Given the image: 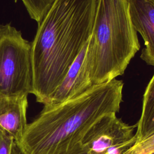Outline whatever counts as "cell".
Here are the masks:
<instances>
[{
    "label": "cell",
    "mask_w": 154,
    "mask_h": 154,
    "mask_svg": "<svg viewBox=\"0 0 154 154\" xmlns=\"http://www.w3.org/2000/svg\"><path fill=\"white\" fill-rule=\"evenodd\" d=\"M99 0H56L31 43L32 91L46 105L88 42Z\"/></svg>",
    "instance_id": "obj_1"
},
{
    "label": "cell",
    "mask_w": 154,
    "mask_h": 154,
    "mask_svg": "<svg viewBox=\"0 0 154 154\" xmlns=\"http://www.w3.org/2000/svg\"><path fill=\"white\" fill-rule=\"evenodd\" d=\"M123 88V82L115 78L60 104L44 106L17 146L22 154H55L70 149L102 117L119 111Z\"/></svg>",
    "instance_id": "obj_2"
},
{
    "label": "cell",
    "mask_w": 154,
    "mask_h": 154,
    "mask_svg": "<svg viewBox=\"0 0 154 154\" xmlns=\"http://www.w3.org/2000/svg\"><path fill=\"white\" fill-rule=\"evenodd\" d=\"M140 48L127 0H99L85 58L92 84L122 75Z\"/></svg>",
    "instance_id": "obj_3"
},
{
    "label": "cell",
    "mask_w": 154,
    "mask_h": 154,
    "mask_svg": "<svg viewBox=\"0 0 154 154\" xmlns=\"http://www.w3.org/2000/svg\"><path fill=\"white\" fill-rule=\"evenodd\" d=\"M31 43L10 23L0 25V97L32 91Z\"/></svg>",
    "instance_id": "obj_4"
},
{
    "label": "cell",
    "mask_w": 154,
    "mask_h": 154,
    "mask_svg": "<svg viewBox=\"0 0 154 154\" xmlns=\"http://www.w3.org/2000/svg\"><path fill=\"white\" fill-rule=\"evenodd\" d=\"M136 128L137 124L129 125L116 114H109L90 128L81 143L90 154H122L137 143Z\"/></svg>",
    "instance_id": "obj_5"
},
{
    "label": "cell",
    "mask_w": 154,
    "mask_h": 154,
    "mask_svg": "<svg viewBox=\"0 0 154 154\" xmlns=\"http://www.w3.org/2000/svg\"><path fill=\"white\" fill-rule=\"evenodd\" d=\"M88 44V42L84 46L63 81L44 106H51L63 103L81 95L93 85L85 60Z\"/></svg>",
    "instance_id": "obj_6"
},
{
    "label": "cell",
    "mask_w": 154,
    "mask_h": 154,
    "mask_svg": "<svg viewBox=\"0 0 154 154\" xmlns=\"http://www.w3.org/2000/svg\"><path fill=\"white\" fill-rule=\"evenodd\" d=\"M132 25L142 36L145 48L141 58L154 66V0H127Z\"/></svg>",
    "instance_id": "obj_7"
},
{
    "label": "cell",
    "mask_w": 154,
    "mask_h": 154,
    "mask_svg": "<svg viewBox=\"0 0 154 154\" xmlns=\"http://www.w3.org/2000/svg\"><path fill=\"white\" fill-rule=\"evenodd\" d=\"M28 96L0 97V129L12 137L16 144L26 128Z\"/></svg>",
    "instance_id": "obj_8"
},
{
    "label": "cell",
    "mask_w": 154,
    "mask_h": 154,
    "mask_svg": "<svg viewBox=\"0 0 154 154\" xmlns=\"http://www.w3.org/2000/svg\"><path fill=\"white\" fill-rule=\"evenodd\" d=\"M137 129V143L154 134V74L143 96L142 111Z\"/></svg>",
    "instance_id": "obj_9"
},
{
    "label": "cell",
    "mask_w": 154,
    "mask_h": 154,
    "mask_svg": "<svg viewBox=\"0 0 154 154\" xmlns=\"http://www.w3.org/2000/svg\"><path fill=\"white\" fill-rule=\"evenodd\" d=\"M31 19L39 25L45 18L56 0H22Z\"/></svg>",
    "instance_id": "obj_10"
},
{
    "label": "cell",
    "mask_w": 154,
    "mask_h": 154,
    "mask_svg": "<svg viewBox=\"0 0 154 154\" xmlns=\"http://www.w3.org/2000/svg\"><path fill=\"white\" fill-rule=\"evenodd\" d=\"M154 152V134L136 143L122 154H150Z\"/></svg>",
    "instance_id": "obj_11"
},
{
    "label": "cell",
    "mask_w": 154,
    "mask_h": 154,
    "mask_svg": "<svg viewBox=\"0 0 154 154\" xmlns=\"http://www.w3.org/2000/svg\"><path fill=\"white\" fill-rule=\"evenodd\" d=\"M14 143L12 137L0 129V154H11Z\"/></svg>",
    "instance_id": "obj_12"
},
{
    "label": "cell",
    "mask_w": 154,
    "mask_h": 154,
    "mask_svg": "<svg viewBox=\"0 0 154 154\" xmlns=\"http://www.w3.org/2000/svg\"><path fill=\"white\" fill-rule=\"evenodd\" d=\"M55 154H90V151L81 142L67 150L60 152Z\"/></svg>",
    "instance_id": "obj_13"
},
{
    "label": "cell",
    "mask_w": 154,
    "mask_h": 154,
    "mask_svg": "<svg viewBox=\"0 0 154 154\" xmlns=\"http://www.w3.org/2000/svg\"><path fill=\"white\" fill-rule=\"evenodd\" d=\"M11 154H22L20 150L19 149L18 147L17 146L16 144L14 143L13 145L12 149H11Z\"/></svg>",
    "instance_id": "obj_14"
},
{
    "label": "cell",
    "mask_w": 154,
    "mask_h": 154,
    "mask_svg": "<svg viewBox=\"0 0 154 154\" xmlns=\"http://www.w3.org/2000/svg\"><path fill=\"white\" fill-rule=\"evenodd\" d=\"M150 154H154V152H152V153H150Z\"/></svg>",
    "instance_id": "obj_15"
}]
</instances>
